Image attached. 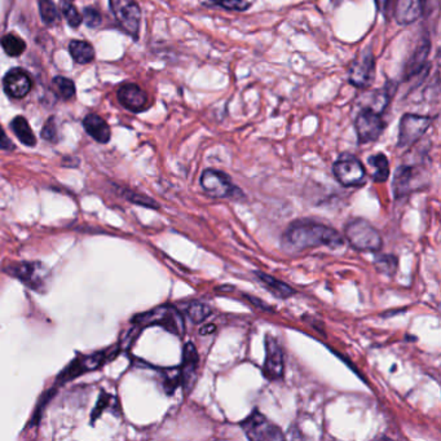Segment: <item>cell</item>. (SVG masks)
<instances>
[{"label": "cell", "instance_id": "obj_1", "mask_svg": "<svg viewBox=\"0 0 441 441\" xmlns=\"http://www.w3.org/2000/svg\"><path fill=\"white\" fill-rule=\"evenodd\" d=\"M283 250L289 254L329 246L338 247L343 245V237L334 228L313 220H297L290 224L283 236Z\"/></svg>", "mask_w": 441, "mask_h": 441}, {"label": "cell", "instance_id": "obj_2", "mask_svg": "<svg viewBox=\"0 0 441 441\" xmlns=\"http://www.w3.org/2000/svg\"><path fill=\"white\" fill-rule=\"evenodd\" d=\"M3 271L34 292H44L50 283V271L41 262H12Z\"/></svg>", "mask_w": 441, "mask_h": 441}, {"label": "cell", "instance_id": "obj_3", "mask_svg": "<svg viewBox=\"0 0 441 441\" xmlns=\"http://www.w3.org/2000/svg\"><path fill=\"white\" fill-rule=\"evenodd\" d=\"M133 323L142 329L151 325H158L167 332L175 334L177 337H184L185 323L180 311L172 306H161L148 312L140 313L133 318Z\"/></svg>", "mask_w": 441, "mask_h": 441}, {"label": "cell", "instance_id": "obj_4", "mask_svg": "<svg viewBox=\"0 0 441 441\" xmlns=\"http://www.w3.org/2000/svg\"><path fill=\"white\" fill-rule=\"evenodd\" d=\"M344 234L351 245L360 251H379L382 237L365 219H353L344 228Z\"/></svg>", "mask_w": 441, "mask_h": 441}, {"label": "cell", "instance_id": "obj_5", "mask_svg": "<svg viewBox=\"0 0 441 441\" xmlns=\"http://www.w3.org/2000/svg\"><path fill=\"white\" fill-rule=\"evenodd\" d=\"M121 351V347H111L109 350L100 351L96 353H92L84 358H75L69 365H67L61 374L59 375L60 382H69L74 379L79 375L88 373L92 370H97L102 367L108 360H111L114 356H117Z\"/></svg>", "mask_w": 441, "mask_h": 441}, {"label": "cell", "instance_id": "obj_6", "mask_svg": "<svg viewBox=\"0 0 441 441\" xmlns=\"http://www.w3.org/2000/svg\"><path fill=\"white\" fill-rule=\"evenodd\" d=\"M201 185L208 196L215 198H238L243 197L241 189L233 184L225 172L217 170H206L201 176Z\"/></svg>", "mask_w": 441, "mask_h": 441}, {"label": "cell", "instance_id": "obj_7", "mask_svg": "<svg viewBox=\"0 0 441 441\" xmlns=\"http://www.w3.org/2000/svg\"><path fill=\"white\" fill-rule=\"evenodd\" d=\"M109 6L122 29L137 41L142 24V9L139 4L135 0H110Z\"/></svg>", "mask_w": 441, "mask_h": 441}, {"label": "cell", "instance_id": "obj_8", "mask_svg": "<svg viewBox=\"0 0 441 441\" xmlns=\"http://www.w3.org/2000/svg\"><path fill=\"white\" fill-rule=\"evenodd\" d=\"M241 427L250 440L277 441L285 439L281 428L268 421L257 409L242 422Z\"/></svg>", "mask_w": 441, "mask_h": 441}, {"label": "cell", "instance_id": "obj_9", "mask_svg": "<svg viewBox=\"0 0 441 441\" xmlns=\"http://www.w3.org/2000/svg\"><path fill=\"white\" fill-rule=\"evenodd\" d=\"M335 179L344 186H358L364 183L367 171L362 163L352 154H341L333 166Z\"/></svg>", "mask_w": 441, "mask_h": 441}, {"label": "cell", "instance_id": "obj_10", "mask_svg": "<svg viewBox=\"0 0 441 441\" xmlns=\"http://www.w3.org/2000/svg\"><path fill=\"white\" fill-rule=\"evenodd\" d=\"M433 123V118L405 114L400 121L399 148H408L418 142Z\"/></svg>", "mask_w": 441, "mask_h": 441}, {"label": "cell", "instance_id": "obj_11", "mask_svg": "<svg viewBox=\"0 0 441 441\" xmlns=\"http://www.w3.org/2000/svg\"><path fill=\"white\" fill-rule=\"evenodd\" d=\"M375 76L374 55L370 48H367L358 55L352 62L348 70V81L353 86L365 88L373 83Z\"/></svg>", "mask_w": 441, "mask_h": 441}, {"label": "cell", "instance_id": "obj_12", "mask_svg": "<svg viewBox=\"0 0 441 441\" xmlns=\"http://www.w3.org/2000/svg\"><path fill=\"white\" fill-rule=\"evenodd\" d=\"M386 123L379 113L372 109H364L356 119V133L361 144L373 142L379 139L384 131Z\"/></svg>", "mask_w": 441, "mask_h": 441}, {"label": "cell", "instance_id": "obj_13", "mask_svg": "<svg viewBox=\"0 0 441 441\" xmlns=\"http://www.w3.org/2000/svg\"><path fill=\"white\" fill-rule=\"evenodd\" d=\"M283 370H285V361H283V352L271 334L266 337V361L263 365V374L268 381H280L283 379Z\"/></svg>", "mask_w": 441, "mask_h": 441}, {"label": "cell", "instance_id": "obj_14", "mask_svg": "<svg viewBox=\"0 0 441 441\" xmlns=\"http://www.w3.org/2000/svg\"><path fill=\"white\" fill-rule=\"evenodd\" d=\"M4 92L9 97L13 99H22L29 92L32 91L33 82L25 70L16 67L9 70L3 79Z\"/></svg>", "mask_w": 441, "mask_h": 441}, {"label": "cell", "instance_id": "obj_15", "mask_svg": "<svg viewBox=\"0 0 441 441\" xmlns=\"http://www.w3.org/2000/svg\"><path fill=\"white\" fill-rule=\"evenodd\" d=\"M118 100L123 108L133 113H140L148 107V95L137 84H123L118 90Z\"/></svg>", "mask_w": 441, "mask_h": 441}, {"label": "cell", "instance_id": "obj_16", "mask_svg": "<svg viewBox=\"0 0 441 441\" xmlns=\"http://www.w3.org/2000/svg\"><path fill=\"white\" fill-rule=\"evenodd\" d=\"M198 362H200V356L194 344L186 343L183 351V364L180 367L182 384L186 392H191V387L194 386Z\"/></svg>", "mask_w": 441, "mask_h": 441}, {"label": "cell", "instance_id": "obj_17", "mask_svg": "<svg viewBox=\"0 0 441 441\" xmlns=\"http://www.w3.org/2000/svg\"><path fill=\"white\" fill-rule=\"evenodd\" d=\"M423 12V0H398L395 6V18L400 25H410L416 22Z\"/></svg>", "mask_w": 441, "mask_h": 441}, {"label": "cell", "instance_id": "obj_18", "mask_svg": "<svg viewBox=\"0 0 441 441\" xmlns=\"http://www.w3.org/2000/svg\"><path fill=\"white\" fill-rule=\"evenodd\" d=\"M86 133L100 144H107L111 137V131L108 123L97 114H88L83 119Z\"/></svg>", "mask_w": 441, "mask_h": 441}, {"label": "cell", "instance_id": "obj_19", "mask_svg": "<svg viewBox=\"0 0 441 441\" xmlns=\"http://www.w3.org/2000/svg\"><path fill=\"white\" fill-rule=\"evenodd\" d=\"M414 176H416V172L413 166L404 165L396 170V174L393 177V191H395L396 198L410 193L412 182L414 180Z\"/></svg>", "mask_w": 441, "mask_h": 441}, {"label": "cell", "instance_id": "obj_20", "mask_svg": "<svg viewBox=\"0 0 441 441\" xmlns=\"http://www.w3.org/2000/svg\"><path fill=\"white\" fill-rule=\"evenodd\" d=\"M255 276H257L259 281L264 285V287L272 294H275L277 298L286 299V298H290L292 295L295 294V290L292 289L290 285L283 283L272 276L266 275L263 272H255Z\"/></svg>", "mask_w": 441, "mask_h": 441}, {"label": "cell", "instance_id": "obj_21", "mask_svg": "<svg viewBox=\"0 0 441 441\" xmlns=\"http://www.w3.org/2000/svg\"><path fill=\"white\" fill-rule=\"evenodd\" d=\"M11 128L12 131L15 133L17 136V139L20 142H22L26 147H30L33 148L36 145V137L34 135L32 127L29 125V122L26 121L24 117H16L12 123H11Z\"/></svg>", "mask_w": 441, "mask_h": 441}, {"label": "cell", "instance_id": "obj_22", "mask_svg": "<svg viewBox=\"0 0 441 441\" xmlns=\"http://www.w3.org/2000/svg\"><path fill=\"white\" fill-rule=\"evenodd\" d=\"M69 52L76 64H88L95 59V50L90 43L84 41H72L69 44Z\"/></svg>", "mask_w": 441, "mask_h": 441}, {"label": "cell", "instance_id": "obj_23", "mask_svg": "<svg viewBox=\"0 0 441 441\" xmlns=\"http://www.w3.org/2000/svg\"><path fill=\"white\" fill-rule=\"evenodd\" d=\"M373 168V179L375 183H384L390 176V162L383 153H378L367 159Z\"/></svg>", "mask_w": 441, "mask_h": 441}, {"label": "cell", "instance_id": "obj_24", "mask_svg": "<svg viewBox=\"0 0 441 441\" xmlns=\"http://www.w3.org/2000/svg\"><path fill=\"white\" fill-rule=\"evenodd\" d=\"M0 44H1L4 52L12 57H17V56L22 55L26 50V43L15 34L4 35L0 41Z\"/></svg>", "mask_w": 441, "mask_h": 441}, {"label": "cell", "instance_id": "obj_25", "mask_svg": "<svg viewBox=\"0 0 441 441\" xmlns=\"http://www.w3.org/2000/svg\"><path fill=\"white\" fill-rule=\"evenodd\" d=\"M185 312L194 324H201L212 313V311L208 304L201 303V301H191L188 307L185 308Z\"/></svg>", "mask_w": 441, "mask_h": 441}, {"label": "cell", "instance_id": "obj_26", "mask_svg": "<svg viewBox=\"0 0 441 441\" xmlns=\"http://www.w3.org/2000/svg\"><path fill=\"white\" fill-rule=\"evenodd\" d=\"M119 196H122L125 200L131 202L133 205H139L142 208H158L159 205L157 201L150 198L148 196H144L142 193H136V191H128V189H123V191H118Z\"/></svg>", "mask_w": 441, "mask_h": 441}, {"label": "cell", "instance_id": "obj_27", "mask_svg": "<svg viewBox=\"0 0 441 441\" xmlns=\"http://www.w3.org/2000/svg\"><path fill=\"white\" fill-rule=\"evenodd\" d=\"M428 52H430V44L426 42L423 46H421L413 59L410 60V62L408 64V70H407V74L414 75L416 72H419L422 67L426 64V60L428 57Z\"/></svg>", "mask_w": 441, "mask_h": 441}, {"label": "cell", "instance_id": "obj_28", "mask_svg": "<svg viewBox=\"0 0 441 441\" xmlns=\"http://www.w3.org/2000/svg\"><path fill=\"white\" fill-rule=\"evenodd\" d=\"M61 12L65 17L67 24L72 27H78V26L82 25L83 17L78 12V9L75 8L72 0H61Z\"/></svg>", "mask_w": 441, "mask_h": 441}, {"label": "cell", "instance_id": "obj_29", "mask_svg": "<svg viewBox=\"0 0 441 441\" xmlns=\"http://www.w3.org/2000/svg\"><path fill=\"white\" fill-rule=\"evenodd\" d=\"M39 12L43 22L53 25L59 21V11L52 0H39Z\"/></svg>", "mask_w": 441, "mask_h": 441}, {"label": "cell", "instance_id": "obj_30", "mask_svg": "<svg viewBox=\"0 0 441 441\" xmlns=\"http://www.w3.org/2000/svg\"><path fill=\"white\" fill-rule=\"evenodd\" d=\"M375 268L383 275L392 276L398 269V258L393 255H376Z\"/></svg>", "mask_w": 441, "mask_h": 441}, {"label": "cell", "instance_id": "obj_31", "mask_svg": "<svg viewBox=\"0 0 441 441\" xmlns=\"http://www.w3.org/2000/svg\"><path fill=\"white\" fill-rule=\"evenodd\" d=\"M53 87L56 88V91L59 92L61 99L70 100L74 97L75 84L73 81L64 78V76H56L53 79Z\"/></svg>", "mask_w": 441, "mask_h": 441}, {"label": "cell", "instance_id": "obj_32", "mask_svg": "<svg viewBox=\"0 0 441 441\" xmlns=\"http://www.w3.org/2000/svg\"><path fill=\"white\" fill-rule=\"evenodd\" d=\"M212 4L219 6L222 8L228 11H238L243 12L246 9L250 8V3L247 0H210Z\"/></svg>", "mask_w": 441, "mask_h": 441}, {"label": "cell", "instance_id": "obj_33", "mask_svg": "<svg viewBox=\"0 0 441 441\" xmlns=\"http://www.w3.org/2000/svg\"><path fill=\"white\" fill-rule=\"evenodd\" d=\"M42 137L44 140L50 142H57V125H56V119L50 117L46 125L43 127Z\"/></svg>", "mask_w": 441, "mask_h": 441}, {"label": "cell", "instance_id": "obj_34", "mask_svg": "<svg viewBox=\"0 0 441 441\" xmlns=\"http://www.w3.org/2000/svg\"><path fill=\"white\" fill-rule=\"evenodd\" d=\"M82 17H83L84 24L88 27H97V26L101 25V21H102L100 12L93 7L84 8L83 16Z\"/></svg>", "mask_w": 441, "mask_h": 441}, {"label": "cell", "instance_id": "obj_35", "mask_svg": "<svg viewBox=\"0 0 441 441\" xmlns=\"http://www.w3.org/2000/svg\"><path fill=\"white\" fill-rule=\"evenodd\" d=\"M110 399H111V396H109L107 393H102V395H101L100 400H99V402H97L96 408L93 409V413H92V421H95L96 418H99V416H100L101 413H102V410H105V408L108 407Z\"/></svg>", "mask_w": 441, "mask_h": 441}, {"label": "cell", "instance_id": "obj_36", "mask_svg": "<svg viewBox=\"0 0 441 441\" xmlns=\"http://www.w3.org/2000/svg\"><path fill=\"white\" fill-rule=\"evenodd\" d=\"M15 148L13 142H11L8 136L4 133V130L0 127V149L12 150Z\"/></svg>", "mask_w": 441, "mask_h": 441}, {"label": "cell", "instance_id": "obj_37", "mask_svg": "<svg viewBox=\"0 0 441 441\" xmlns=\"http://www.w3.org/2000/svg\"><path fill=\"white\" fill-rule=\"evenodd\" d=\"M247 297V295H246ZM247 299L250 300L252 304H255V307H259V308L264 309V311H271V309L268 308L269 306H266L264 301H262V300L258 299V298H250V297H247Z\"/></svg>", "mask_w": 441, "mask_h": 441}, {"label": "cell", "instance_id": "obj_38", "mask_svg": "<svg viewBox=\"0 0 441 441\" xmlns=\"http://www.w3.org/2000/svg\"><path fill=\"white\" fill-rule=\"evenodd\" d=\"M388 1H390V0H375V4H376V8H378V11H379V12H383L384 9L387 8Z\"/></svg>", "mask_w": 441, "mask_h": 441}, {"label": "cell", "instance_id": "obj_39", "mask_svg": "<svg viewBox=\"0 0 441 441\" xmlns=\"http://www.w3.org/2000/svg\"><path fill=\"white\" fill-rule=\"evenodd\" d=\"M215 329H217V327H215V325H208V326H206V329H201V334H208V333H212V332H215Z\"/></svg>", "mask_w": 441, "mask_h": 441}]
</instances>
